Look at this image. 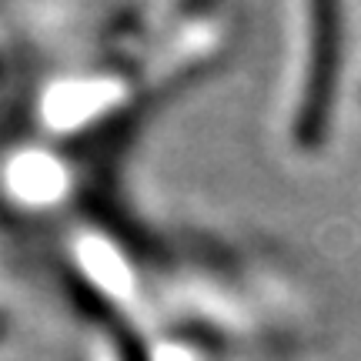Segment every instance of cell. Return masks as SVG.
Here are the masks:
<instances>
[{"instance_id":"cell-1","label":"cell","mask_w":361,"mask_h":361,"mask_svg":"<svg viewBox=\"0 0 361 361\" xmlns=\"http://www.w3.org/2000/svg\"><path fill=\"white\" fill-rule=\"evenodd\" d=\"M284 64L274 130L288 154H314L331 134L341 74L338 7L305 4L284 11Z\"/></svg>"},{"instance_id":"cell-2","label":"cell","mask_w":361,"mask_h":361,"mask_svg":"<svg viewBox=\"0 0 361 361\" xmlns=\"http://www.w3.org/2000/svg\"><path fill=\"white\" fill-rule=\"evenodd\" d=\"M71 291L97 322L134 328L154 308V281L141 247L107 221H74L61 241Z\"/></svg>"},{"instance_id":"cell-3","label":"cell","mask_w":361,"mask_h":361,"mask_svg":"<svg viewBox=\"0 0 361 361\" xmlns=\"http://www.w3.org/2000/svg\"><path fill=\"white\" fill-rule=\"evenodd\" d=\"M111 161L114 154L71 151L37 134L0 144V214L20 224L71 214L107 180Z\"/></svg>"},{"instance_id":"cell-4","label":"cell","mask_w":361,"mask_h":361,"mask_svg":"<svg viewBox=\"0 0 361 361\" xmlns=\"http://www.w3.org/2000/svg\"><path fill=\"white\" fill-rule=\"evenodd\" d=\"M71 361H141V341H134L124 324L90 322L78 338Z\"/></svg>"},{"instance_id":"cell-5","label":"cell","mask_w":361,"mask_h":361,"mask_svg":"<svg viewBox=\"0 0 361 361\" xmlns=\"http://www.w3.org/2000/svg\"><path fill=\"white\" fill-rule=\"evenodd\" d=\"M11 74H13V54H11V47H7V37L0 34V94L11 84Z\"/></svg>"}]
</instances>
